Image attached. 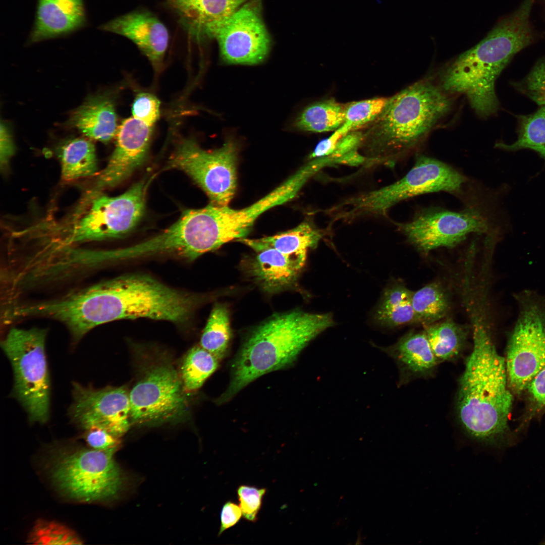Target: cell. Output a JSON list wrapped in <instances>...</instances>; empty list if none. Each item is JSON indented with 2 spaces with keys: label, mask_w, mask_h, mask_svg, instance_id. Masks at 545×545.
Here are the masks:
<instances>
[{
  "label": "cell",
  "mask_w": 545,
  "mask_h": 545,
  "mask_svg": "<svg viewBox=\"0 0 545 545\" xmlns=\"http://www.w3.org/2000/svg\"><path fill=\"white\" fill-rule=\"evenodd\" d=\"M197 298L150 276L129 275L74 292L56 304V316L80 340L99 325L122 319L148 318L182 323L189 318Z\"/></svg>",
  "instance_id": "6da1fadb"
},
{
  "label": "cell",
  "mask_w": 545,
  "mask_h": 545,
  "mask_svg": "<svg viewBox=\"0 0 545 545\" xmlns=\"http://www.w3.org/2000/svg\"><path fill=\"white\" fill-rule=\"evenodd\" d=\"M473 349L460 378L457 413L465 433L484 445H502L513 404L505 359L497 351L485 322L472 319Z\"/></svg>",
  "instance_id": "7a4b0ae2"
},
{
  "label": "cell",
  "mask_w": 545,
  "mask_h": 545,
  "mask_svg": "<svg viewBox=\"0 0 545 545\" xmlns=\"http://www.w3.org/2000/svg\"><path fill=\"white\" fill-rule=\"evenodd\" d=\"M533 1L525 0L481 41L458 57L442 77L445 90L466 95L481 116L497 112L495 82L513 57L531 41L529 18Z\"/></svg>",
  "instance_id": "3957f363"
},
{
  "label": "cell",
  "mask_w": 545,
  "mask_h": 545,
  "mask_svg": "<svg viewBox=\"0 0 545 545\" xmlns=\"http://www.w3.org/2000/svg\"><path fill=\"white\" fill-rule=\"evenodd\" d=\"M451 101L427 81L409 86L388 98L382 113L363 134L366 168L392 167L413 150L450 110Z\"/></svg>",
  "instance_id": "277c9868"
},
{
  "label": "cell",
  "mask_w": 545,
  "mask_h": 545,
  "mask_svg": "<svg viewBox=\"0 0 545 545\" xmlns=\"http://www.w3.org/2000/svg\"><path fill=\"white\" fill-rule=\"evenodd\" d=\"M334 323L329 313L295 310L271 316L244 342L232 364L230 385L218 403L228 401L260 376L290 365L312 340Z\"/></svg>",
  "instance_id": "5b68a950"
},
{
  "label": "cell",
  "mask_w": 545,
  "mask_h": 545,
  "mask_svg": "<svg viewBox=\"0 0 545 545\" xmlns=\"http://www.w3.org/2000/svg\"><path fill=\"white\" fill-rule=\"evenodd\" d=\"M152 177L136 183L125 193L110 197L89 193L85 197V211L74 214L69 224L58 226V246L118 238L132 231L144 211L145 197Z\"/></svg>",
  "instance_id": "8992f818"
},
{
  "label": "cell",
  "mask_w": 545,
  "mask_h": 545,
  "mask_svg": "<svg viewBox=\"0 0 545 545\" xmlns=\"http://www.w3.org/2000/svg\"><path fill=\"white\" fill-rule=\"evenodd\" d=\"M466 181L451 166L419 155L413 168L399 180L337 204V216L340 220L348 222L364 216L384 215L394 205L418 195L439 191L459 193Z\"/></svg>",
  "instance_id": "52a82bcc"
},
{
  "label": "cell",
  "mask_w": 545,
  "mask_h": 545,
  "mask_svg": "<svg viewBox=\"0 0 545 545\" xmlns=\"http://www.w3.org/2000/svg\"><path fill=\"white\" fill-rule=\"evenodd\" d=\"M112 452L89 447L62 448L53 456L50 475L57 488L70 498L84 503L116 498L125 478Z\"/></svg>",
  "instance_id": "ba28073f"
},
{
  "label": "cell",
  "mask_w": 545,
  "mask_h": 545,
  "mask_svg": "<svg viewBox=\"0 0 545 545\" xmlns=\"http://www.w3.org/2000/svg\"><path fill=\"white\" fill-rule=\"evenodd\" d=\"M47 331L12 328L1 343L14 373L12 396L31 423H46L49 416L50 383L45 353Z\"/></svg>",
  "instance_id": "9c48e42d"
},
{
  "label": "cell",
  "mask_w": 545,
  "mask_h": 545,
  "mask_svg": "<svg viewBox=\"0 0 545 545\" xmlns=\"http://www.w3.org/2000/svg\"><path fill=\"white\" fill-rule=\"evenodd\" d=\"M185 392L169 360L153 361L129 392L131 425L155 426L186 420L189 408Z\"/></svg>",
  "instance_id": "30bf717a"
},
{
  "label": "cell",
  "mask_w": 545,
  "mask_h": 545,
  "mask_svg": "<svg viewBox=\"0 0 545 545\" xmlns=\"http://www.w3.org/2000/svg\"><path fill=\"white\" fill-rule=\"evenodd\" d=\"M237 145L229 140L215 150L202 149L193 140H182L171 155L170 168L184 172L207 195L211 203L228 205L237 184Z\"/></svg>",
  "instance_id": "8fae6325"
},
{
  "label": "cell",
  "mask_w": 545,
  "mask_h": 545,
  "mask_svg": "<svg viewBox=\"0 0 545 545\" xmlns=\"http://www.w3.org/2000/svg\"><path fill=\"white\" fill-rule=\"evenodd\" d=\"M397 225L408 241L423 252L453 247L470 234L489 233L494 226L489 216L476 206L460 211L431 207L420 211L411 221Z\"/></svg>",
  "instance_id": "7c38bea8"
},
{
  "label": "cell",
  "mask_w": 545,
  "mask_h": 545,
  "mask_svg": "<svg viewBox=\"0 0 545 545\" xmlns=\"http://www.w3.org/2000/svg\"><path fill=\"white\" fill-rule=\"evenodd\" d=\"M508 386L515 394L527 387L545 367V310L524 303L509 338L505 359Z\"/></svg>",
  "instance_id": "4fadbf2b"
},
{
  "label": "cell",
  "mask_w": 545,
  "mask_h": 545,
  "mask_svg": "<svg viewBox=\"0 0 545 545\" xmlns=\"http://www.w3.org/2000/svg\"><path fill=\"white\" fill-rule=\"evenodd\" d=\"M208 37L217 40L221 57L227 63L254 65L263 61L269 52L270 38L260 1L244 4L216 25Z\"/></svg>",
  "instance_id": "5bb4252c"
},
{
  "label": "cell",
  "mask_w": 545,
  "mask_h": 545,
  "mask_svg": "<svg viewBox=\"0 0 545 545\" xmlns=\"http://www.w3.org/2000/svg\"><path fill=\"white\" fill-rule=\"evenodd\" d=\"M69 416L79 428H103L121 438L131 425L129 393L124 387L95 389L74 382Z\"/></svg>",
  "instance_id": "9a60e30c"
},
{
  "label": "cell",
  "mask_w": 545,
  "mask_h": 545,
  "mask_svg": "<svg viewBox=\"0 0 545 545\" xmlns=\"http://www.w3.org/2000/svg\"><path fill=\"white\" fill-rule=\"evenodd\" d=\"M152 129L133 117L122 122L116 135L115 149L91 191L98 192L118 185L142 164L148 151Z\"/></svg>",
  "instance_id": "2e32d148"
},
{
  "label": "cell",
  "mask_w": 545,
  "mask_h": 545,
  "mask_svg": "<svg viewBox=\"0 0 545 545\" xmlns=\"http://www.w3.org/2000/svg\"><path fill=\"white\" fill-rule=\"evenodd\" d=\"M100 29L131 40L155 67L161 64L168 45L169 32L152 14L145 11L127 13L106 22Z\"/></svg>",
  "instance_id": "e0dca14e"
},
{
  "label": "cell",
  "mask_w": 545,
  "mask_h": 545,
  "mask_svg": "<svg viewBox=\"0 0 545 545\" xmlns=\"http://www.w3.org/2000/svg\"><path fill=\"white\" fill-rule=\"evenodd\" d=\"M247 262L249 277L267 293H275L295 285L307 254H287L272 248L256 251Z\"/></svg>",
  "instance_id": "ac0fdd59"
},
{
  "label": "cell",
  "mask_w": 545,
  "mask_h": 545,
  "mask_svg": "<svg viewBox=\"0 0 545 545\" xmlns=\"http://www.w3.org/2000/svg\"><path fill=\"white\" fill-rule=\"evenodd\" d=\"M85 18L82 0H38L30 40L36 42L72 32L84 24Z\"/></svg>",
  "instance_id": "d6986e66"
},
{
  "label": "cell",
  "mask_w": 545,
  "mask_h": 545,
  "mask_svg": "<svg viewBox=\"0 0 545 545\" xmlns=\"http://www.w3.org/2000/svg\"><path fill=\"white\" fill-rule=\"evenodd\" d=\"M190 34L205 37L244 4L252 0H167Z\"/></svg>",
  "instance_id": "ffe728a7"
},
{
  "label": "cell",
  "mask_w": 545,
  "mask_h": 545,
  "mask_svg": "<svg viewBox=\"0 0 545 545\" xmlns=\"http://www.w3.org/2000/svg\"><path fill=\"white\" fill-rule=\"evenodd\" d=\"M115 104L105 94L89 96L72 113L68 125L86 137L103 143L116 136L118 127Z\"/></svg>",
  "instance_id": "44dd1931"
},
{
  "label": "cell",
  "mask_w": 545,
  "mask_h": 545,
  "mask_svg": "<svg viewBox=\"0 0 545 545\" xmlns=\"http://www.w3.org/2000/svg\"><path fill=\"white\" fill-rule=\"evenodd\" d=\"M382 350L396 362L404 375H427L438 363L424 332H411Z\"/></svg>",
  "instance_id": "7402d4cb"
},
{
  "label": "cell",
  "mask_w": 545,
  "mask_h": 545,
  "mask_svg": "<svg viewBox=\"0 0 545 545\" xmlns=\"http://www.w3.org/2000/svg\"><path fill=\"white\" fill-rule=\"evenodd\" d=\"M323 232L309 222H303L290 230L260 239L245 238L238 240L255 252L265 248H272L287 254H307L315 248L323 237Z\"/></svg>",
  "instance_id": "603a6c76"
},
{
  "label": "cell",
  "mask_w": 545,
  "mask_h": 545,
  "mask_svg": "<svg viewBox=\"0 0 545 545\" xmlns=\"http://www.w3.org/2000/svg\"><path fill=\"white\" fill-rule=\"evenodd\" d=\"M61 176L66 181L94 175L97 159L93 143L84 138H74L63 142L58 149Z\"/></svg>",
  "instance_id": "cb8c5ba5"
},
{
  "label": "cell",
  "mask_w": 545,
  "mask_h": 545,
  "mask_svg": "<svg viewBox=\"0 0 545 545\" xmlns=\"http://www.w3.org/2000/svg\"><path fill=\"white\" fill-rule=\"evenodd\" d=\"M412 293L400 284L388 288L376 310L375 319L384 325L392 327L417 323L412 305Z\"/></svg>",
  "instance_id": "d4e9b609"
},
{
  "label": "cell",
  "mask_w": 545,
  "mask_h": 545,
  "mask_svg": "<svg viewBox=\"0 0 545 545\" xmlns=\"http://www.w3.org/2000/svg\"><path fill=\"white\" fill-rule=\"evenodd\" d=\"M424 332L438 362L459 356L464 348L468 335L464 327L451 320L427 325Z\"/></svg>",
  "instance_id": "484cf974"
},
{
  "label": "cell",
  "mask_w": 545,
  "mask_h": 545,
  "mask_svg": "<svg viewBox=\"0 0 545 545\" xmlns=\"http://www.w3.org/2000/svg\"><path fill=\"white\" fill-rule=\"evenodd\" d=\"M345 105L330 98L307 106L297 118L298 129L315 133L335 131L345 122Z\"/></svg>",
  "instance_id": "4316f807"
},
{
  "label": "cell",
  "mask_w": 545,
  "mask_h": 545,
  "mask_svg": "<svg viewBox=\"0 0 545 545\" xmlns=\"http://www.w3.org/2000/svg\"><path fill=\"white\" fill-rule=\"evenodd\" d=\"M496 146L508 151L531 149L545 159V105L533 114L519 117L516 141L511 144L498 143Z\"/></svg>",
  "instance_id": "83f0119b"
},
{
  "label": "cell",
  "mask_w": 545,
  "mask_h": 545,
  "mask_svg": "<svg viewBox=\"0 0 545 545\" xmlns=\"http://www.w3.org/2000/svg\"><path fill=\"white\" fill-rule=\"evenodd\" d=\"M412 305L417 323L426 325L443 318L449 309L448 295L443 287L437 283L427 284L413 292Z\"/></svg>",
  "instance_id": "f1b7e54d"
},
{
  "label": "cell",
  "mask_w": 545,
  "mask_h": 545,
  "mask_svg": "<svg viewBox=\"0 0 545 545\" xmlns=\"http://www.w3.org/2000/svg\"><path fill=\"white\" fill-rule=\"evenodd\" d=\"M219 359L200 346L192 348L181 367V378L186 392L199 389L217 368Z\"/></svg>",
  "instance_id": "f546056e"
},
{
  "label": "cell",
  "mask_w": 545,
  "mask_h": 545,
  "mask_svg": "<svg viewBox=\"0 0 545 545\" xmlns=\"http://www.w3.org/2000/svg\"><path fill=\"white\" fill-rule=\"evenodd\" d=\"M230 338L228 310L224 305L217 304L211 312L200 339V346L220 360L226 353Z\"/></svg>",
  "instance_id": "4dcf8cb0"
},
{
  "label": "cell",
  "mask_w": 545,
  "mask_h": 545,
  "mask_svg": "<svg viewBox=\"0 0 545 545\" xmlns=\"http://www.w3.org/2000/svg\"><path fill=\"white\" fill-rule=\"evenodd\" d=\"M28 543L35 544H81L82 540L66 526L54 521L40 519L36 521L28 537Z\"/></svg>",
  "instance_id": "1f68e13d"
},
{
  "label": "cell",
  "mask_w": 545,
  "mask_h": 545,
  "mask_svg": "<svg viewBox=\"0 0 545 545\" xmlns=\"http://www.w3.org/2000/svg\"><path fill=\"white\" fill-rule=\"evenodd\" d=\"M388 98L374 97L345 105V122L351 131L374 121L384 108Z\"/></svg>",
  "instance_id": "d6a6232c"
},
{
  "label": "cell",
  "mask_w": 545,
  "mask_h": 545,
  "mask_svg": "<svg viewBox=\"0 0 545 545\" xmlns=\"http://www.w3.org/2000/svg\"><path fill=\"white\" fill-rule=\"evenodd\" d=\"M516 88L540 106L545 105V59H541Z\"/></svg>",
  "instance_id": "836d02e7"
},
{
  "label": "cell",
  "mask_w": 545,
  "mask_h": 545,
  "mask_svg": "<svg viewBox=\"0 0 545 545\" xmlns=\"http://www.w3.org/2000/svg\"><path fill=\"white\" fill-rule=\"evenodd\" d=\"M266 492L265 488L246 485L239 486L237 494L239 506L245 519L253 522L257 520L258 514L261 508Z\"/></svg>",
  "instance_id": "e575fe53"
},
{
  "label": "cell",
  "mask_w": 545,
  "mask_h": 545,
  "mask_svg": "<svg viewBox=\"0 0 545 545\" xmlns=\"http://www.w3.org/2000/svg\"><path fill=\"white\" fill-rule=\"evenodd\" d=\"M160 104L159 100L154 95L141 92L136 95L132 104V117L153 127L159 118Z\"/></svg>",
  "instance_id": "d590c367"
},
{
  "label": "cell",
  "mask_w": 545,
  "mask_h": 545,
  "mask_svg": "<svg viewBox=\"0 0 545 545\" xmlns=\"http://www.w3.org/2000/svg\"><path fill=\"white\" fill-rule=\"evenodd\" d=\"M82 437L88 447L98 451L115 453L121 445L120 438L101 428L84 430Z\"/></svg>",
  "instance_id": "8d00e7d4"
},
{
  "label": "cell",
  "mask_w": 545,
  "mask_h": 545,
  "mask_svg": "<svg viewBox=\"0 0 545 545\" xmlns=\"http://www.w3.org/2000/svg\"><path fill=\"white\" fill-rule=\"evenodd\" d=\"M350 132H351L350 129L343 124L334 131L331 135L320 141L309 155L308 158L311 159L330 154L335 149L339 140Z\"/></svg>",
  "instance_id": "74e56055"
},
{
  "label": "cell",
  "mask_w": 545,
  "mask_h": 545,
  "mask_svg": "<svg viewBox=\"0 0 545 545\" xmlns=\"http://www.w3.org/2000/svg\"><path fill=\"white\" fill-rule=\"evenodd\" d=\"M243 516L239 505L228 501L223 506L220 513L221 525L218 536L225 531L236 525Z\"/></svg>",
  "instance_id": "f35d334b"
},
{
  "label": "cell",
  "mask_w": 545,
  "mask_h": 545,
  "mask_svg": "<svg viewBox=\"0 0 545 545\" xmlns=\"http://www.w3.org/2000/svg\"><path fill=\"white\" fill-rule=\"evenodd\" d=\"M15 152V146L10 131L7 125L2 121L0 135V166L2 170H5L8 168Z\"/></svg>",
  "instance_id": "ab89813d"
},
{
  "label": "cell",
  "mask_w": 545,
  "mask_h": 545,
  "mask_svg": "<svg viewBox=\"0 0 545 545\" xmlns=\"http://www.w3.org/2000/svg\"><path fill=\"white\" fill-rule=\"evenodd\" d=\"M527 389L536 403L545 406V367L533 378Z\"/></svg>",
  "instance_id": "60d3db41"
}]
</instances>
